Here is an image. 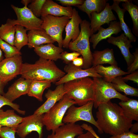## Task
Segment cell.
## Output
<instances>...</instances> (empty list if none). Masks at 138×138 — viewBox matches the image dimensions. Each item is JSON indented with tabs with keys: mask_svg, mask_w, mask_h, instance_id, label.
Instances as JSON below:
<instances>
[{
	"mask_svg": "<svg viewBox=\"0 0 138 138\" xmlns=\"http://www.w3.org/2000/svg\"><path fill=\"white\" fill-rule=\"evenodd\" d=\"M97 108L96 121L103 133L113 136L129 131L132 121L125 117L120 106L110 100Z\"/></svg>",
	"mask_w": 138,
	"mask_h": 138,
	"instance_id": "cell-1",
	"label": "cell"
},
{
	"mask_svg": "<svg viewBox=\"0 0 138 138\" xmlns=\"http://www.w3.org/2000/svg\"><path fill=\"white\" fill-rule=\"evenodd\" d=\"M65 74L54 61L40 57L34 64L23 63L20 75L26 79L55 83Z\"/></svg>",
	"mask_w": 138,
	"mask_h": 138,
	"instance_id": "cell-2",
	"label": "cell"
},
{
	"mask_svg": "<svg viewBox=\"0 0 138 138\" xmlns=\"http://www.w3.org/2000/svg\"><path fill=\"white\" fill-rule=\"evenodd\" d=\"M66 94L81 106L95 99V83L89 77L76 79L64 84Z\"/></svg>",
	"mask_w": 138,
	"mask_h": 138,
	"instance_id": "cell-3",
	"label": "cell"
},
{
	"mask_svg": "<svg viewBox=\"0 0 138 138\" xmlns=\"http://www.w3.org/2000/svg\"><path fill=\"white\" fill-rule=\"evenodd\" d=\"M80 34L73 41H71L68 48L73 52L79 53L82 56L83 69L90 67L92 65L93 58L90 48L89 39L91 36L90 28V23L86 19L82 20L80 24Z\"/></svg>",
	"mask_w": 138,
	"mask_h": 138,
	"instance_id": "cell-4",
	"label": "cell"
},
{
	"mask_svg": "<svg viewBox=\"0 0 138 138\" xmlns=\"http://www.w3.org/2000/svg\"><path fill=\"white\" fill-rule=\"evenodd\" d=\"M76 105L74 100L65 94L59 101L43 114L44 125L48 131L54 132L60 126L64 125L63 118L67 110L71 106Z\"/></svg>",
	"mask_w": 138,
	"mask_h": 138,
	"instance_id": "cell-5",
	"label": "cell"
},
{
	"mask_svg": "<svg viewBox=\"0 0 138 138\" xmlns=\"http://www.w3.org/2000/svg\"><path fill=\"white\" fill-rule=\"evenodd\" d=\"M95 83V99L94 106L98 108L101 104L107 102L113 98H118L122 101H125L130 98L116 90L111 83L102 78L93 77Z\"/></svg>",
	"mask_w": 138,
	"mask_h": 138,
	"instance_id": "cell-6",
	"label": "cell"
},
{
	"mask_svg": "<svg viewBox=\"0 0 138 138\" xmlns=\"http://www.w3.org/2000/svg\"><path fill=\"white\" fill-rule=\"evenodd\" d=\"M70 19L66 16L57 17L50 15L41 16L43 22L41 28L57 42L59 47L62 48L63 31Z\"/></svg>",
	"mask_w": 138,
	"mask_h": 138,
	"instance_id": "cell-7",
	"label": "cell"
},
{
	"mask_svg": "<svg viewBox=\"0 0 138 138\" xmlns=\"http://www.w3.org/2000/svg\"><path fill=\"white\" fill-rule=\"evenodd\" d=\"M93 106V101H89L79 107H76L74 105L71 106L67 110L63 118V122L64 124L75 123L79 121H85L95 126L98 129V132L102 134L93 116L92 109Z\"/></svg>",
	"mask_w": 138,
	"mask_h": 138,
	"instance_id": "cell-8",
	"label": "cell"
},
{
	"mask_svg": "<svg viewBox=\"0 0 138 138\" xmlns=\"http://www.w3.org/2000/svg\"><path fill=\"white\" fill-rule=\"evenodd\" d=\"M11 6L16 15L17 19L9 18L6 22L13 26H22L25 27L27 30L41 29L42 20L35 16L27 7L19 8L13 5Z\"/></svg>",
	"mask_w": 138,
	"mask_h": 138,
	"instance_id": "cell-9",
	"label": "cell"
},
{
	"mask_svg": "<svg viewBox=\"0 0 138 138\" xmlns=\"http://www.w3.org/2000/svg\"><path fill=\"white\" fill-rule=\"evenodd\" d=\"M43 114H33L23 118L22 121L18 125L16 133L21 138H25L32 131L38 134V138H42Z\"/></svg>",
	"mask_w": 138,
	"mask_h": 138,
	"instance_id": "cell-10",
	"label": "cell"
},
{
	"mask_svg": "<svg viewBox=\"0 0 138 138\" xmlns=\"http://www.w3.org/2000/svg\"><path fill=\"white\" fill-rule=\"evenodd\" d=\"M21 55L5 58L0 62V78L6 84L20 74L22 64Z\"/></svg>",
	"mask_w": 138,
	"mask_h": 138,
	"instance_id": "cell-11",
	"label": "cell"
},
{
	"mask_svg": "<svg viewBox=\"0 0 138 138\" xmlns=\"http://www.w3.org/2000/svg\"><path fill=\"white\" fill-rule=\"evenodd\" d=\"M64 70L66 74L55 83L56 85L64 84L72 80L87 77H103L96 72L93 67L87 69H83L81 67L74 65L71 62L64 66Z\"/></svg>",
	"mask_w": 138,
	"mask_h": 138,
	"instance_id": "cell-12",
	"label": "cell"
},
{
	"mask_svg": "<svg viewBox=\"0 0 138 138\" xmlns=\"http://www.w3.org/2000/svg\"><path fill=\"white\" fill-rule=\"evenodd\" d=\"M91 15L90 28L92 35L98 31L102 25L106 24L109 25L111 21L117 20L109 3H107L105 8L101 12H93Z\"/></svg>",
	"mask_w": 138,
	"mask_h": 138,
	"instance_id": "cell-13",
	"label": "cell"
},
{
	"mask_svg": "<svg viewBox=\"0 0 138 138\" xmlns=\"http://www.w3.org/2000/svg\"><path fill=\"white\" fill-rule=\"evenodd\" d=\"M64 84L57 85L54 90L49 89L45 95L46 100L34 112L37 115L44 114L61 99L65 94Z\"/></svg>",
	"mask_w": 138,
	"mask_h": 138,
	"instance_id": "cell-14",
	"label": "cell"
},
{
	"mask_svg": "<svg viewBox=\"0 0 138 138\" xmlns=\"http://www.w3.org/2000/svg\"><path fill=\"white\" fill-rule=\"evenodd\" d=\"M82 21L78 11L73 8L72 16L65 28L66 35L63 40V48H68L71 41H74L78 37L80 32L79 25Z\"/></svg>",
	"mask_w": 138,
	"mask_h": 138,
	"instance_id": "cell-15",
	"label": "cell"
},
{
	"mask_svg": "<svg viewBox=\"0 0 138 138\" xmlns=\"http://www.w3.org/2000/svg\"><path fill=\"white\" fill-rule=\"evenodd\" d=\"M32 80L21 77L12 84L3 96L13 102L21 96L27 94Z\"/></svg>",
	"mask_w": 138,
	"mask_h": 138,
	"instance_id": "cell-16",
	"label": "cell"
},
{
	"mask_svg": "<svg viewBox=\"0 0 138 138\" xmlns=\"http://www.w3.org/2000/svg\"><path fill=\"white\" fill-rule=\"evenodd\" d=\"M108 42L117 46L120 49L129 67L133 61L134 57L130 51V48L133 47L132 42L124 33L117 37L111 36L108 38Z\"/></svg>",
	"mask_w": 138,
	"mask_h": 138,
	"instance_id": "cell-17",
	"label": "cell"
},
{
	"mask_svg": "<svg viewBox=\"0 0 138 138\" xmlns=\"http://www.w3.org/2000/svg\"><path fill=\"white\" fill-rule=\"evenodd\" d=\"M122 30L119 21H112L110 22L107 28L105 29L101 26L100 27L97 33L93 34L90 37L89 41L92 43L93 48L95 49L101 41L109 38L113 34H118Z\"/></svg>",
	"mask_w": 138,
	"mask_h": 138,
	"instance_id": "cell-18",
	"label": "cell"
},
{
	"mask_svg": "<svg viewBox=\"0 0 138 138\" xmlns=\"http://www.w3.org/2000/svg\"><path fill=\"white\" fill-rule=\"evenodd\" d=\"M73 8L71 6L64 7L52 0H46L43 6L41 16L50 15L57 17L66 16L71 18Z\"/></svg>",
	"mask_w": 138,
	"mask_h": 138,
	"instance_id": "cell-19",
	"label": "cell"
},
{
	"mask_svg": "<svg viewBox=\"0 0 138 138\" xmlns=\"http://www.w3.org/2000/svg\"><path fill=\"white\" fill-rule=\"evenodd\" d=\"M84 129L78 124H64L56 129L54 132L48 135L47 138H75L84 133Z\"/></svg>",
	"mask_w": 138,
	"mask_h": 138,
	"instance_id": "cell-20",
	"label": "cell"
},
{
	"mask_svg": "<svg viewBox=\"0 0 138 138\" xmlns=\"http://www.w3.org/2000/svg\"><path fill=\"white\" fill-rule=\"evenodd\" d=\"M34 50L40 57L53 61L60 59V54L64 51L62 48L52 43L42 45L34 48Z\"/></svg>",
	"mask_w": 138,
	"mask_h": 138,
	"instance_id": "cell-21",
	"label": "cell"
},
{
	"mask_svg": "<svg viewBox=\"0 0 138 138\" xmlns=\"http://www.w3.org/2000/svg\"><path fill=\"white\" fill-rule=\"evenodd\" d=\"M29 48H34L44 44L53 43L55 42L53 40L42 28L29 31L27 34Z\"/></svg>",
	"mask_w": 138,
	"mask_h": 138,
	"instance_id": "cell-22",
	"label": "cell"
},
{
	"mask_svg": "<svg viewBox=\"0 0 138 138\" xmlns=\"http://www.w3.org/2000/svg\"><path fill=\"white\" fill-rule=\"evenodd\" d=\"M93 67H94L104 64L117 66L112 49H106L102 51H95L92 53Z\"/></svg>",
	"mask_w": 138,
	"mask_h": 138,
	"instance_id": "cell-23",
	"label": "cell"
},
{
	"mask_svg": "<svg viewBox=\"0 0 138 138\" xmlns=\"http://www.w3.org/2000/svg\"><path fill=\"white\" fill-rule=\"evenodd\" d=\"M14 110L8 109L4 111L3 109H0V127L6 126L17 128L23 118L17 115Z\"/></svg>",
	"mask_w": 138,
	"mask_h": 138,
	"instance_id": "cell-24",
	"label": "cell"
},
{
	"mask_svg": "<svg viewBox=\"0 0 138 138\" xmlns=\"http://www.w3.org/2000/svg\"><path fill=\"white\" fill-rule=\"evenodd\" d=\"M94 67L97 73L104 77L103 79L105 81L110 83L117 77L129 74L127 72L121 70L118 66L113 65L104 66L99 65Z\"/></svg>",
	"mask_w": 138,
	"mask_h": 138,
	"instance_id": "cell-25",
	"label": "cell"
},
{
	"mask_svg": "<svg viewBox=\"0 0 138 138\" xmlns=\"http://www.w3.org/2000/svg\"><path fill=\"white\" fill-rule=\"evenodd\" d=\"M108 0H86L81 5L76 6L80 10L85 12L90 20L91 13L96 12L99 13L105 8Z\"/></svg>",
	"mask_w": 138,
	"mask_h": 138,
	"instance_id": "cell-26",
	"label": "cell"
},
{
	"mask_svg": "<svg viewBox=\"0 0 138 138\" xmlns=\"http://www.w3.org/2000/svg\"><path fill=\"white\" fill-rule=\"evenodd\" d=\"M113 3L111 5L112 9L114 11L117 15L122 30L123 31L125 36L132 42H135L137 39L136 37L132 33L131 30L124 21V17L126 10L120 7L119 5L120 2L118 0H113Z\"/></svg>",
	"mask_w": 138,
	"mask_h": 138,
	"instance_id": "cell-27",
	"label": "cell"
},
{
	"mask_svg": "<svg viewBox=\"0 0 138 138\" xmlns=\"http://www.w3.org/2000/svg\"><path fill=\"white\" fill-rule=\"evenodd\" d=\"M124 115L132 121H138V101L130 99L126 101H121L119 103Z\"/></svg>",
	"mask_w": 138,
	"mask_h": 138,
	"instance_id": "cell-28",
	"label": "cell"
},
{
	"mask_svg": "<svg viewBox=\"0 0 138 138\" xmlns=\"http://www.w3.org/2000/svg\"><path fill=\"white\" fill-rule=\"evenodd\" d=\"M51 83L47 80H32L27 95L42 101L43 92L46 88L51 86Z\"/></svg>",
	"mask_w": 138,
	"mask_h": 138,
	"instance_id": "cell-29",
	"label": "cell"
},
{
	"mask_svg": "<svg viewBox=\"0 0 138 138\" xmlns=\"http://www.w3.org/2000/svg\"><path fill=\"white\" fill-rule=\"evenodd\" d=\"M118 92H123L126 95L138 96V89L126 84L122 79L121 76L117 77L110 83Z\"/></svg>",
	"mask_w": 138,
	"mask_h": 138,
	"instance_id": "cell-30",
	"label": "cell"
},
{
	"mask_svg": "<svg viewBox=\"0 0 138 138\" xmlns=\"http://www.w3.org/2000/svg\"><path fill=\"white\" fill-rule=\"evenodd\" d=\"M15 29L14 45L18 51H20L23 47L28 44V37L26 33L27 30L23 26L19 25H15Z\"/></svg>",
	"mask_w": 138,
	"mask_h": 138,
	"instance_id": "cell-31",
	"label": "cell"
},
{
	"mask_svg": "<svg viewBox=\"0 0 138 138\" xmlns=\"http://www.w3.org/2000/svg\"><path fill=\"white\" fill-rule=\"evenodd\" d=\"M123 9L127 11L132 19L133 23L132 32L136 37L138 36V7L133 4L131 0L123 2L122 5Z\"/></svg>",
	"mask_w": 138,
	"mask_h": 138,
	"instance_id": "cell-32",
	"label": "cell"
},
{
	"mask_svg": "<svg viewBox=\"0 0 138 138\" xmlns=\"http://www.w3.org/2000/svg\"><path fill=\"white\" fill-rule=\"evenodd\" d=\"M15 33V26L12 25L7 22L0 26V38L13 46H14Z\"/></svg>",
	"mask_w": 138,
	"mask_h": 138,
	"instance_id": "cell-33",
	"label": "cell"
},
{
	"mask_svg": "<svg viewBox=\"0 0 138 138\" xmlns=\"http://www.w3.org/2000/svg\"><path fill=\"white\" fill-rule=\"evenodd\" d=\"M0 49L4 52L5 58L11 57L17 54H21V52L15 47L11 45L0 38Z\"/></svg>",
	"mask_w": 138,
	"mask_h": 138,
	"instance_id": "cell-34",
	"label": "cell"
},
{
	"mask_svg": "<svg viewBox=\"0 0 138 138\" xmlns=\"http://www.w3.org/2000/svg\"><path fill=\"white\" fill-rule=\"evenodd\" d=\"M46 0H32L27 7L33 14L39 18L41 16L42 9Z\"/></svg>",
	"mask_w": 138,
	"mask_h": 138,
	"instance_id": "cell-35",
	"label": "cell"
},
{
	"mask_svg": "<svg viewBox=\"0 0 138 138\" xmlns=\"http://www.w3.org/2000/svg\"><path fill=\"white\" fill-rule=\"evenodd\" d=\"M5 105L10 106L14 110L20 114L24 115L25 114L26 112L25 111L20 109V106L19 105L10 101L0 94V109Z\"/></svg>",
	"mask_w": 138,
	"mask_h": 138,
	"instance_id": "cell-36",
	"label": "cell"
},
{
	"mask_svg": "<svg viewBox=\"0 0 138 138\" xmlns=\"http://www.w3.org/2000/svg\"><path fill=\"white\" fill-rule=\"evenodd\" d=\"M16 128L6 126L0 127V138H16Z\"/></svg>",
	"mask_w": 138,
	"mask_h": 138,
	"instance_id": "cell-37",
	"label": "cell"
},
{
	"mask_svg": "<svg viewBox=\"0 0 138 138\" xmlns=\"http://www.w3.org/2000/svg\"><path fill=\"white\" fill-rule=\"evenodd\" d=\"M80 55L79 53L76 52L68 53L67 51H63L60 54V59L67 64L72 62L74 59Z\"/></svg>",
	"mask_w": 138,
	"mask_h": 138,
	"instance_id": "cell-38",
	"label": "cell"
},
{
	"mask_svg": "<svg viewBox=\"0 0 138 138\" xmlns=\"http://www.w3.org/2000/svg\"><path fill=\"white\" fill-rule=\"evenodd\" d=\"M134 57L133 62L127 69V72L130 74L137 70L138 69V49L137 48L135 49V51L133 53Z\"/></svg>",
	"mask_w": 138,
	"mask_h": 138,
	"instance_id": "cell-39",
	"label": "cell"
},
{
	"mask_svg": "<svg viewBox=\"0 0 138 138\" xmlns=\"http://www.w3.org/2000/svg\"><path fill=\"white\" fill-rule=\"evenodd\" d=\"M62 6L67 7L81 5L83 3L84 0H57Z\"/></svg>",
	"mask_w": 138,
	"mask_h": 138,
	"instance_id": "cell-40",
	"label": "cell"
},
{
	"mask_svg": "<svg viewBox=\"0 0 138 138\" xmlns=\"http://www.w3.org/2000/svg\"><path fill=\"white\" fill-rule=\"evenodd\" d=\"M123 80L127 82L128 80L133 81L134 82L138 84V71L136 70L135 72L126 75L124 77H122Z\"/></svg>",
	"mask_w": 138,
	"mask_h": 138,
	"instance_id": "cell-41",
	"label": "cell"
},
{
	"mask_svg": "<svg viewBox=\"0 0 138 138\" xmlns=\"http://www.w3.org/2000/svg\"><path fill=\"white\" fill-rule=\"evenodd\" d=\"M109 138H138V135L129 131L119 135L112 136Z\"/></svg>",
	"mask_w": 138,
	"mask_h": 138,
	"instance_id": "cell-42",
	"label": "cell"
},
{
	"mask_svg": "<svg viewBox=\"0 0 138 138\" xmlns=\"http://www.w3.org/2000/svg\"><path fill=\"white\" fill-rule=\"evenodd\" d=\"M71 63L74 65L82 68L83 64V60L82 57H77L74 59Z\"/></svg>",
	"mask_w": 138,
	"mask_h": 138,
	"instance_id": "cell-43",
	"label": "cell"
},
{
	"mask_svg": "<svg viewBox=\"0 0 138 138\" xmlns=\"http://www.w3.org/2000/svg\"><path fill=\"white\" fill-rule=\"evenodd\" d=\"M84 129L88 131L91 133L96 138H100L96 133L93 128L90 125L85 124L83 126Z\"/></svg>",
	"mask_w": 138,
	"mask_h": 138,
	"instance_id": "cell-44",
	"label": "cell"
},
{
	"mask_svg": "<svg viewBox=\"0 0 138 138\" xmlns=\"http://www.w3.org/2000/svg\"><path fill=\"white\" fill-rule=\"evenodd\" d=\"M77 138H96L90 132L87 131L85 133H83L78 136Z\"/></svg>",
	"mask_w": 138,
	"mask_h": 138,
	"instance_id": "cell-45",
	"label": "cell"
},
{
	"mask_svg": "<svg viewBox=\"0 0 138 138\" xmlns=\"http://www.w3.org/2000/svg\"><path fill=\"white\" fill-rule=\"evenodd\" d=\"M129 131L133 133H137L138 132V122L135 123L132 125L130 128Z\"/></svg>",
	"mask_w": 138,
	"mask_h": 138,
	"instance_id": "cell-46",
	"label": "cell"
},
{
	"mask_svg": "<svg viewBox=\"0 0 138 138\" xmlns=\"http://www.w3.org/2000/svg\"><path fill=\"white\" fill-rule=\"evenodd\" d=\"M6 85L0 78V94L2 95L5 93L4 88Z\"/></svg>",
	"mask_w": 138,
	"mask_h": 138,
	"instance_id": "cell-47",
	"label": "cell"
},
{
	"mask_svg": "<svg viewBox=\"0 0 138 138\" xmlns=\"http://www.w3.org/2000/svg\"><path fill=\"white\" fill-rule=\"evenodd\" d=\"M32 0H22L21 1V3L23 4L24 6L27 7L29 3H30Z\"/></svg>",
	"mask_w": 138,
	"mask_h": 138,
	"instance_id": "cell-48",
	"label": "cell"
},
{
	"mask_svg": "<svg viewBox=\"0 0 138 138\" xmlns=\"http://www.w3.org/2000/svg\"><path fill=\"white\" fill-rule=\"evenodd\" d=\"M4 59V56L3 54L2 51L0 49V62Z\"/></svg>",
	"mask_w": 138,
	"mask_h": 138,
	"instance_id": "cell-49",
	"label": "cell"
}]
</instances>
